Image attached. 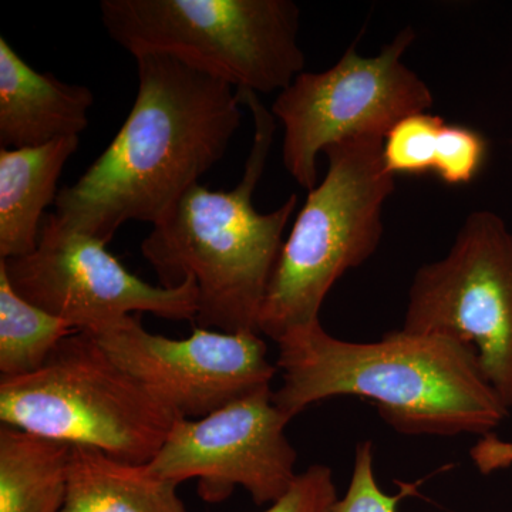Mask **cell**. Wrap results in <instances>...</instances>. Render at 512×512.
Listing matches in <instances>:
<instances>
[{
    "label": "cell",
    "mask_w": 512,
    "mask_h": 512,
    "mask_svg": "<svg viewBox=\"0 0 512 512\" xmlns=\"http://www.w3.org/2000/svg\"><path fill=\"white\" fill-rule=\"evenodd\" d=\"M126 121L89 170L57 194L55 214L109 244L128 221L156 225L227 153L241 126L231 84L170 56L136 57Z\"/></svg>",
    "instance_id": "cell-1"
},
{
    "label": "cell",
    "mask_w": 512,
    "mask_h": 512,
    "mask_svg": "<svg viewBox=\"0 0 512 512\" xmlns=\"http://www.w3.org/2000/svg\"><path fill=\"white\" fill-rule=\"evenodd\" d=\"M276 343L282 387L274 403L288 420L342 396L372 400L380 417L407 436L484 437L510 416L476 350L457 339L399 329L379 342H345L318 320Z\"/></svg>",
    "instance_id": "cell-2"
},
{
    "label": "cell",
    "mask_w": 512,
    "mask_h": 512,
    "mask_svg": "<svg viewBox=\"0 0 512 512\" xmlns=\"http://www.w3.org/2000/svg\"><path fill=\"white\" fill-rule=\"evenodd\" d=\"M254 117V143L244 175L231 191L197 184L141 244L164 288L192 278L198 288V328L259 333L266 289L284 247L286 225L298 205L292 194L278 210L262 214L252 205L264 174L276 121L256 93L237 90ZM261 335V333H259Z\"/></svg>",
    "instance_id": "cell-3"
},
{
    "label": "cell",
    "mask_w": 512,
    "mask_h": 512,
    "mask_svg": "<svg viewBox=\"0 0 512 512\" xmlns=\"http://www.w3.org/2000/svg\"><path fill=\"white\" fill-rule=\"evenodd\" d=\"M383 141L356 137L323 151L328 173L309 191L279 254L259 312L261 335L278 342L289 330L318 322L332 286L375 254L384 204L396 188Z\"/></svg>",
    "instance_id": "cell-4"
},
{
    "label": "cell",
    "mask_w": 512,
    "mask_h": 512,
    "mask_svg": "<svg viewBox=\"0 0 512 512\" xmlns=\"http://www.w3.org/2000/svg\"><path fill=\"white\" fill-rule=\"evenodd\" d=\"M101 20L131 56H170L237 90H285L303 73L292 0H103Z\"/></svg>",
    "instance_id": "cell-5"
},
{
    "label": "cell",
    "mask_w": 512,
    "mask_h": 512,
    "mask_svg": "<svg viewBox=\"0 0 512 512\" xmlns=\"http://www.w3.org/2000/svg\"><path fill=\"white\" fill-rule=\"evenodd\" d=\"M177 419L86 330L66 336L33 375L0 379L5 426L128 463H150Z\"/></svg>",
    "instance_id": "cell-6"
},
{
    "label": "cell",
    "mask_w": 512,
    "mask_h": 512,
    "mask_svg": "<svg viewBox=\"0 0 512 512\" xmlns=\"http://www.w3.org/2000/svg\"><path fill=\"white\" fill-rule=\"evenodd\" d=\"M416 39L400 30L375 57L350 46L325 72H303L279 92L272 114L284 126L282 160L305 190L318 183V156L326 147L356 137H386L399 121L433 106V93L402 62Z\"/></svg>",
    "instance_id": "cell-7"
},
{
    "label": "cell",
    "mask_w": 512,
    "mask_h": 512,
    "mask_svg": "<svg viewBox=\"0 0 512 512\" xmlns=\"http://www.w3.org/2000/svg\"><path fill=\"white\" fill-rule=\"evenodd\" d=\"M402 330L470 345L485 379L512 409V232L500 215L471 212L448 254L421 266Z\"/></svg>",
    "instance_id": "cell-8"
},
{
    "label": "cell",
    "mask_w": 512,
    "mask_h": 512,
    "mask_svg": "<svg viewBox=\"0 0 512 512\" xmlns=\"http://www.w3.org/2000/svg\"><path fill=\"white\" fill-rule=\"evenodd\" d=\"M106 245L70 228L56 214H46L35 251L0 259V268L22 298L76 330L94 332L143 313L194 322V279L175 288L147 284L128 272Z\"/></svg>",
    "instance_id": "cell-9"
},
{
    "label": "cell",
    "mask_w": 512,
    "mask_h": 512,
    "mask_svg": "<svg viewBox=\"0 0 512 512\" xmlns=\"http://www.w3.org/2000/svg\"><path fill=\"white\" fill-rule=\"evenodd\" d=\"M289 421L275 406L271 386L264 387L202 419L175 420L148 464L177 485L197 480L205 503H222L241 487L256 505H271L298 477L296 451L285 434Z\"/></svg>",
    "instance_id": "cell-10"
},
{
    "label": "cell",
    "mask_w": 512,
    "mask_h": 512,
    "mask_svg": "<svg viewBox=\"0 0 512 512\" xmlns=\"http://www.w3.org/2000/svg\"><path fill=\"white\" fill-rule=\"evenodd\" d=\"M89 333L117 365L183 419H202L269 387L278 372L259 333L195 326L187 338L171 339L148 332L141 315Z\"/></svg>",
    "instance_id": "cell-11"
},
{
    "label": "cell",
    "mask_w": 512,
    "mask_h": 512,
    "mask_svg": "<svg viewBox=\"0 0 512 512\" xmlns=\"http://www.w3.org/2000/svg\"><path fill=\"white\" fill-rule=\"evenodd\" d=\"M94 94L89 87L40 73L0 37V146L40 147L79 137L89 126Z\"/></svg>",
    "instance_id": "cell-12"
},
{
    "label": "cell",
    "mask_w": 512,
    "mask_h": 512,
    "mask_svg": "<svg viewBox=\"0 0 512 512\" xmlns=\"http://www.w3.org/2000/svg\"><path fill=\"white\" fill-rule=\"evenodd\" d=\"M79 137L40 147L0 150V259L35 251L45 210L55 204L57 181Z\"/></svg>",
    "instance_id": "cell-13"
},
{
    "label": "cell",
    "mask_w": 512,
    "mask_h": 512,
    "mask_svg": "<svg viewBox=\"0 0 512 512\" xmlns=\"http://www.w3.org/2000/svg\"><path fill=\"white\" fill-rule=\"evenodd\" d=\"M177 488L148 463H128L96 448L72 446L60 512H188Z\"/></svg>",
    "instance_id": "cell-14"
},
{
    "label": "cell",
    "mask_w": 512,
    "mask_h": 512,
    "mask_svg": "<svg viewBox=\"0 0 512 512\" xmlns=\"http://www.w3.org/2000/svg\"><path fill=\"white\" fill-rule=\"evenodd\" d=\"M70 444L0 427V512H60Z\"/></svg>",
    "instance_id": "cell-15"
},
{
    "label": "cell",
    "mask_w": 512,
    "mask_h": 512,
    "mask_svg": "<svg viewBox=\"0 0 512 512\" xmlns=\"http://www.w3.org/2000/svg\"><path fill=\"white\" fill-rule=\"evenodd\" d=\"M77 332L15 291L0 268V375L16 379L42 369L66 336Z\"/></svg>",
    "instance_id": "cell-16"
},
{
    "label": "cell",
    "mask_w": 512,
    "mask_h": 512,
    "mask_svg": "<svg viewBox=\"0 0 512 512\" xmlns=\"http://www.w3.org/2000/svg\"><path fill=\"white\" fill-rule=\"evenodd\" d=\"M444 120L430 113L406 117L389 131L383 141V161L387 171L421 175L433 171L437 143Z\"/></svg>",
    "instance_id": "cell-17"
},
{
    "label": "cell",
    "mask_w": 512,
    "mask_h": 512,
    "mask_svg": "<svg viewBox=\"0 0 512 512\" xmlns=\"http://www.w3.org/2000/svg\"><path fill=\"white\" fill-rule=\"evenodd\" d=\"M488 143L480 131L444 124L437 143L433 173L448 185L470 184L483 170Z\"/></svg>",
    "instance_id": "cell-18"
},
{
    "label": "cell",
    "mask_w": 512,
    "mask_h": 512,
    "mask_svg": "<svg viewBox=\"0 0 512 512\" xmlns=\"http://www.w3.org/2000/svg\"><path fill=\"white\" fill-rule=\"evenodd\" d=\"M412 490V485H406L399 494L383 493L376 480L375 446L370 440L360 441L348 491L336 501L332 512H397L399 501Z\"/></svg>",
    "instance_id": "cell-19"
},
{
    "label": "cell",
    "mask_w": 512,
    "mask_h": 512,
    "mask_svg": "<svg viewBox=\"0 0 512 512\" xmlns=\"http://www.w3.org/2000/svg\"><path fill=\"white\" fill-rule=\"evenodd\" d=\"M338 500L332 470L313 464L298 474L288 493L262 512H332Z\"/></svg>",
    "instance_id": "cell-20"
},
{
    "label": "cell",
    "mask_w": 512,
    "mask_h": 512,
    "mask_svg": "<svg viewBox=\"0 0 512 512\" xmlns=\"http://www.w3.org/2000/svg\"><path fill=\"white\" fill-rule=\"evenodd\" d=\"M471 461L483 476L512 467V441L500 439L494 433L481 437L471 447Z\"/></svg>",
    "instance_id": "cell-21"
},
{
    "label": "cell",
    "mask_w": 512,
    "mask_h": 512,
    "mask_svg": "<svg viewBox=\"0 0 512 512\" xmlns=\"http://www.w3.org/2000/svg\"><path fill=\"white\" fill-rule=\"evenodd\" d=\"M507 512H512V510H510V511H507Z\"/></svg>",
    "instance_id": "cell-22"
}]
</instances>
